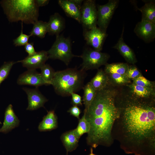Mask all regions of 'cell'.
Masks as SVG:
<instances>
[{
  "mask_svg": "<svg viewBox=\"0 0 155 155\" xmlns=\"http://www.w3.org/2000/svg\"><path fill=\"white\" fill-rule=\"evenodd\" d=\"M83 89L84 93L82 101L85 106V109H86L93 100L97 91L90 82L87 83L83 87Z\"/></svg>",
  "mask_w": 155,
  "mask_h": 155,
  "instance_id": "cell-24",
  "label": "cell"
},
{
  "mask_svg": "<svg viewBox=\"0 0 155 155\" xmlns=\"http://www.w3.org/2000/svg\"><path fill=\"white\" fill-rule=\"evenodd\" d=\"M124 31V27L120 38L113 48L117 49L128 63L134 65L137 61L133 51L124 41L123 37Z\"/></svg>",
  "mask_w": 155,
  "mask_h": 155,
  "instance_id": "cell-16",
  "label": "cell"
},
{
  "mask_svg": "<svg viewBox=\"0 0 155 155\" xmlns=\"http://www.w3.org/2000/svg\"><path fill=\"white\" fill-rule=\"evenodd\" d=\"M40 69V74L46 85H51L55 72L48 64H45Z\"/></svg>",
  "mask_w": 155,
  "mask_h": 155,
  "instance_id": "cell-27",
  "label": "cell"
},
{
  "mask_svg": "<svg viewBox=\"0 0 155 155\" xmlns=\"http://www.w3.org/2000/svg\"><path fill=\"white\" fill-rule=\"evenodd\" d=\"M70 115L77 118L78 119H80V115L81 111L80 108L77 106L73 105L67 111Z\"/></svg>",
  "mask_w": 155,
  "mask_h": 155,
  "instance_id": "cell-34",
  "label": "cell"
},
{
  "mask_svg": "<svg viewBox=\"0 0 155 155\" xmlns=\"http://www.w3.org/2000/svg\"><path fill=\"white\" fill-rule=\"evenodd\" d=\"M126 86L129 89V96L135 99L149 101L147 100L155 97V88L143 87L132 83Z\"/></svg>",
  "mask_w": 155,
  "mask_h": 155,
  "instance_id": "cell-14",
  "label": "cell"
},
{
  "mask_svg": "<svg viewBox=\"0 0 155 155\" xmlns=\"http://www.w3.org/2000/svg\"><path fill=\"white\" fill-rule=\"evenodd\" d=\"M138 9L142 13L141 21H147L155 24L154 1H146L143 6Z\"/></svg>",
  "mask_w": 155,
  "mask_h": 155,
  "instance_id": "cell-21",
  "label": "cell"
},
{
  "mask_svg": "<svg viewBox=\"0 0 155 155\" xmlns=\"http://www.w3.org/2000/svg\"><path fill=\"white\" fill-rule=\"evenodd\" d=\"M36 3L38 6L42 7L47 5L49 1L47 0H35Z\"/></svg>",
  "mask_w": 155,
  "mask_h": 155,
  "instance_id": "cell-36",
  "label": "cell"
},
{
  "mask_svg": "<svg viewBox=\"0 0 155 155\" xmlns=\"http://www.w3.org/2000/svg\"><path fill=\"white\" fill-rule=\"evenodd\" d=\"M23 89L28 97V105L27 110H34L43 107L45 103L48 101L47 99L41 93L38 88L30 89L24 88Z\"/></svg>",
  "mask_w": 155,
  "mask_h": 155,
  "instance_id": "cell-11",
  "label": "cell"
},
{
  "mask_svg": "<svg viewBox=\"0 0 155 155\" xmlns=\"http://www.w3.org/2000/svg\"><path fill=\"white\" fill-rule=\"evenodd\" d=\"M60 138L67 153L74 150L78 146L80 138L76 134L74 129L63 133Z\"/></svg>",
  "mask_w": 155,
  "mask_h": 155,
  "instance_id": "cell-19",
  "label": "cell"
},
{
  "mask_svg": "<svg viewBox=\"0 0 155 155\" xmlns=\"http://www.w3.org/2000/svg\"><path fill=\"white\" fill-rule=\"evenodd\" d=\"M72 2L81 10L83 0H71Z\"/></svg>",
  "mask_w": 155,
  "mask_h": 155,
  "instance_id": "cell-37",
  "label": "cell"
},
{
  "mask_svg": "<svg viewBox=\"0 0 155 155\" xmlns=\"http://www.w3.org/2000/svg\"><path fill=\"white\" fill-rule=\"evenodd\" d=\"M0 4L10 22L33 24L38 20L39 7L35 0H3Z\"/></svg>",
  "mask_w": 155,
  "mask_h": 155,
  "instance_id": "cell-3",
  "label": "cell"
},
{
  "mask_svg": "<svg viewBox=\"0 0 155 155\" xmlns=\"http://www.w3.org/2000/svg\"><path fill=\"white\" fill-rule=\"evenodd\" d=\"M104 71L107 74L117 73L126 75L129 65L125 63H119L108 64L105 65Z\"/></svg>",
  "mask_w": 155,
  "mask_h": 155,
  "instance_id": "cell-23",
  "label": "cell"
},
{
  "mask_svg": "<svg viewBox=\"0 0 155 155\" xmlns=\"http://www.w3.org/2000/svg\"><path fill=\"white\" fill-rule=\"evenodd\" d=\"M71 43L69 38L61 35L56 36L55 41L47 51L49 58L60 60L68 65L73 57H79L72 53Z\"/></svg>",
  "mask_w": 155,
  "mask_h": 155,
  "instance_id": "cell-5",
  "label": "cell"
},
{
  "mask_svg": "<svg viewBox=\"0 0 155 155\" xmlns=\"http://www.w3.org/2000/svg\"><path fill=\"white\" fill-rule=\"evenodd\" d=\"M134 31L138 36L144 41L149 42L155 37V24L141 21L136 24Z\"/></svg>",
  "mask_w": 155,
  "mask_h": 155,
  "instance_id": "cell-12",
  "label": "cell"
},
{
  "mask_svg": "<svg viewBox=\"0 0 155 155\" xmlns=\"http://www.w3.org/2000/svg\"><path fill=\"white\" fill-rule=\"evenodd\" d=\"M17 83L20 85H26L34 86L36 88L46 84L40 73L36 70L28 69L18 77Z\"/></svg>",
  "mask_w": 155,
  "mask_h": 155,
  "instance_id": "cell-13",
  "label": "cell"
},
{
  "mask_svg": "<svg viewBox=\"0 0 155 155\" xmlns=\"http://www.w3.org/2000/svg\"><path fill=\"white\" fill-rule=\"evenodd\" d=\"M49 59L47 51L42 50L36 52L33 55H28L23 59L18 61L17 62L21 63L22 66L28 69L36 70L40 69Z\"/></svg>",
  "mask_w": 155,
  "mask_h": 155,
  "instance_id": "cell-10",
  "label": "cell"
},
{
  "mask_svg": "<svg viewBox=\"0 0 155 155\" xmlns=\"http://www.w3.org/2000/svg\"><path fill=\"white\" fill-rule=\"evenodd\" d=\"M90 153L89 155H96L94 154L93 153V149L92 148H91L90 149Z\"/></svg>",
  "mask_w": 155,
  "mask_h": 155,
  "instance_id": "cell-38",
  "label": "cell"
},
{
  "mask_svg": "<svg viewBox=\"0 0 155 155\" xmlns=\"http://www.w3.org/2000/svg\"><path fill=\"white\" fill-rule=\"evenodd\" d=\"M83 34L87 44L94 49L101 51L107 35L106 32L96 26L88 30L84 29Z\"/></svg>",
  "mask_w": 155,
  "mask_h": 155,
  "instance_id": "cell-9",
  "label": "cell"
},
{
  "mask_svg": "<svg viewBox=\"0 0 155 155\" xmlns=\"http://www.w3.org/2000/svg\"><path fill=\"white\" fill-rule=\"evenodd\" d=\"M17 61L5 62L0 67V86L2 83L7 78L10 70Z\"/></svg>",
  "mask_w": 155,
  "mask_h": 155,
  "instance_id": "cell-29",
  "label": "cell"
},
{
  "mask_svg": "<svg viewBox=\"0 0 155 155\" xmlns=\"http://www.w3.org/2000/svg\"><path fill=\"white\" fill-rule=\"evenodd\" d=\"M39 123L38 129L40 131H51L58 127V118L53 110L47 112Z\"/></svg>",
  "mask_w": 155,
  "mask_h": 155,
  "instance_id": "cell-20",
  "label": "cell"
},
{
  "mask_svg": "<svg viewBox=\"0 0 155 155\" xmlns=\"http://www.w3.org/2000/svg\"><path fill=\"white\" fill-rule=\"evenodd\" d=\"M20 121L14 113L12 105L9 104L6 108L5 113L4 120L0 132L6 133L18 127Z\"/></svg>",
  "mask_w": 155,
  "mask_h": 155,
  "instance_id": "cell-15",
  "label": "cell"
},
{
  "mask_svg": "<svg viewBox=\"0 0 155 155\" xmlns=\"http://www.w3.org/2000/svg\"><path fill=\"white\" fill-rule=\"evenodd\" d=\"M81 13V23L84 29L88 30L97 26V9L95 0L84 1Z\"/></svg>",
  "mask_w": 155,
  "mask_h": 155,
  "instance_id": "cell-8",
  "label": "cell"
},
{
  "mask_svg": "<svg viewBox=\"0 0 155 155\" xmlns=\"http://www.w3.org/2000/svg\"><path fill=\"white\" fill-rule=\"evenodd\" d=\"M132 84L143 87L155 88L154 82H152L146 79L142 75L133 80Z\"/></svg>",
  "mask_w": 155,
  "mask_h": 155,
  "instance_id": "cell-30",
  "label": "cell"
},
{
  "mask_svg": "<svg viewBox=\"0 0 155 155\" xmlns=\"http://www.w3.org/2000/svg\"><path fill=\"white\" fill-rule=\"evenodd\" d=\"M26 51L28 54V55H31L34 54L36 52L34 46V43H28L24 46Z\"/></svg>",
  "mask_w": 155,
  "mask_h": 155,
  "instance_id": "cell-35",
  "label": "cell"
},
{
  "mask_svg": "<svg viewBox=\"0 0 155 155\" xmlns=\"http://www.w3.org/2000/svg\"><path fill=\"white\" fill-rule=\"evenodd\" d=\"M119 2L118 0H109L104 5H97V25L99 29L105 32H106L107 27Z\"/></svg>",
  "mask_w": 155,
  "mask_h": 155,
  "instance_id": "cell-7",
  "label": "cell"
},
{
  "mask_svg": "<svg viewBox=\"0 0 155 155\" xmlns=\"http://www.w3.org/2000/svg\"><path fill=\"white\" fill-rule=\"evenodd\" d=\"M47 24V32L50 35H55L56 36L59 35L65 27L64 20L57 13L50 16Z\"/></svg>",
  "mask_w": 155,
  "mask_h": 155,
  "instance_id": "cell-17",
  "label": "cell"
},
{
  "mask_svg": "<svg viewBox=\"0 0 155 155\" xmlns=\"http://www.w3.org/2000/svg\"><path fill=\"white\" fill-rule=\"evenodd\" d=\"M123 108L120 107L122 126L126 137L135 144L134 153L139 155L140 146L149 141L154 144L155 108L152 102L128 97Z\"/></svg>",
  "mask_w": 155,
  "mask_h": 155,
  "instance_id": "cell-2",
  "label": "cell"
},
{
  "mask_svg": "<svg viewBox=\"0 0 155 155\" xmlns=\"http://www.w3.org/2000/svg\"><path fill=\"white\" fill-rule=\"evenodd\" d=\"M58 3L66 15L81 23V10L71 0H59Z\"/></svg>",
  "mask_w": 155,
  "mask_h": 155,
  "instance_id": "cell-18",
  "label": "cell"
},
{
  "mask_svg": "<svg viewBox=\"0 0 155 155\" xmlns=\"http://www.w3.org/2000/svg\"><path fill=\"white\" fill-rule=\"evenodd\" d=\"M84 112L83 116L79 119L77 127L74 129L75 133L80 138L84 134L88 133L90 129V124L86 119L85 113Z\"/></svg>",
  "mask_w": 155,
  "mask_h": 155,
  "instance_id": "cell-28",
  "label": "cell"
},
{
  "mask_svg": "<svg viewBox=\"0 0 155 155\" xmlns=\"http://www.w3.org/2000/svg\"><path fill=\"white\" fill-rule=\"evenodd\" d=\"M142 75L141 73L135 65H129L126 75L129 79L133 81Z\"/></svg>",
  "mask_w": 155,
  "mask_h": 155,
  "instance_id": "cell-32",
  "label": "cell"
},
{
  "mask_svg": "<svg viewBox=\"0 0 155 155\" xmlns=\"http://www.w3.org/2000/svg\"><path fill=\"white\" fill-rule=\"evenodd\" d=\"M79 57L83 61L81 69L86 71L97 69L107 63L110 56L107 53H102L91 49H86Z\"/></svg>",
  "mask_w": 155,
  "mask_h": 155,
  "instance_id": "cell-6",
  "label": "cell"
},
{
  "mask_svg": "<svg viewBox=\"0 0 155 155\" xmlns=\"http://www.w3.org/2000/svg\"><path fill=\"white\" fill-rule=\"evenodd\" d=\"M68 155V153H67V155Z\"/></svg>",
  "mask_w": 155,
  "mask_h": 155,
  "instance_id": "cell-39",
  "label": "cell"
},
{
  "mask_svg": "<svg viewBox=\"0 0 155 155\" xmlns=\"http://www.w3.org/2000/svg\"><path fill=\"white\" fill-rule=\"evenodd\" d=\"M71 96V103L73 105L82 106V100L80 95L75 93H72Z\"/></svg>",
  "mask_w": 155,
  "mask_h": 155,
  "instance_id": "cell-33",
  "label": "cell"
},
{
  "mask_svg": "<svg viewBox=\"0 0 155 155\" xmlns=\"http://www.w3.org/2000/svg\"><path fill=\"white\" fill-rule=\"evenodd\" d=\"M117 94L116 90L108 83L104 88L97 91L90 104L84 110L90 125L86 142L93 148L110 144L113 125L120 113V108L115 103Z\"/></svg>",
  "mask_w": 155,
  "mask_h": 155,
  "instance_id": "cell-1",
  "label": "cell"
},
{
  "mask_svg": "<svg viewBox=\"0 0 155 155\" xmlns=\"http://www.w3.org/2000/svg\"><path fill=\"white\" fill-rule=\"evenodd\" d=\"M108 78L109 83L113 85L121 86L128 85L131 83V81L126 75L117 73L107 74Z\"/></svg>",
  "mask_w": 155,
  "mask_h": 155,
  "instance_id": "cell-26",
  "label": "cell"
},
{
  "mask_svg": "<svg viewBox=\"0 0 155 155\" xmlns=\"http://www.w3.org/2000/svg\"><path fill=\"white\" fill-rule=\"evenodd\" d=\"M86 76L85 71L75 68H68L55 72L51 85L58 94L69 96L83 88Z\"/></svg>",
  "mask_w": 155,
  "mask_h": 155,
  "instance_id": "cell-4",
  "label": "cell"
},
{
  "mask_svg": "<svg viewBox=\"0 0 155 155\" xmlns=\"http://www.w3.org/2000/svg\"><path fill=\"white\" fill-rule=\"evenodd\" d=\"M33 24V27L30 33V36H36L41 38L44 37L48 31L47 22L37 20Z\"/></svg>",
  "mask_w": 155,
  "mask_h": 155,
  "instance_id": "cell-25",
  "label": "cell"
},
{
  "mask_svg": "<svg viewBox=\"0 0 155 155\" xmlns=\"http://www.w3.org/2000/svg\"><path fill=\"white\" fill-rule=\"evenodd\" d=\"M90 82L97 91L100 90L105 87L108 84V76L104 70L99 69Z\"/></svg>",
  "mask_w": 155,
  "mask_h": 155,
  "instance_id": "cell-22",
  "label": "cell"
},
{
  "mask_svg": "<svg viewBox=\"0 0 155 155\" xmlns=\"http://www.w3.org/2000/svg\"><path fill=\"white\" fill-rule=\"evenodd\" d=\"M22 30L19 36L13 40V44L16 46H25L28 43L30 35H28L23 33V25L22 22Z\"/></svg>",
  "mask_w": 155,
  "mask_h": 155,
  "instance_id": "cell-31",
  "label": "cell"
}]
</instances>
